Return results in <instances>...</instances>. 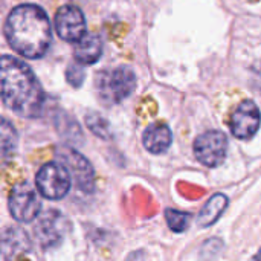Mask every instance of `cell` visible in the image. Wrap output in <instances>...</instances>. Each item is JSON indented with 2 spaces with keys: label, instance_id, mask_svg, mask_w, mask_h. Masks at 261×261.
I'll return each mask as SVG.
<instances>
[{
  "label": "cell",
  "instance_id": "1",
  "mask_svg": "<svg viewBox=\"0 0 261 261\" xmlns=\"http://www.w3.org/2000/svg\"><path fill=\"white\" fill-rule=\"evenodd\" d=\"M2 98L8 109L21 118H38L44 109V90L31 67L11 57L3 55L0 63Z\"/></svg>",
  "mask_w": 261,
  "mask_h": 261
},
{
  "label": "cell",
  "instance_id": "2",
  "mask_svg": "<svg viewBox=\"0 0 261 261\" xmlns=\"http://www.w3.org/2000/svg\"><path fill=\"white\" fill-rule=\"evenodd\" d=\"M9 46L24 58H41L52 41L49 17L37 5L15 6L5 23Z\"/></svg>",
  "mask_w": 261,
  "mask_h": 261
},
{
  "label": "cell",
  "instance_id": "3",
  "mask_svg": "<svg viewBox=\"0 0 261 261\" xmlns=\"http://www.w3.org/2000/svg\"><path fill=\"white\" fill-rule=\"evenodd\" d=\"M95 84L102 102L118 104L133 93L136 87V75L132 67L118 66L112 70L99 72Z\"/></svg>",
  "mask_w": 261,
  "mask_h": 261
},
{
  "label": "cell",
  "instance_id": "4",
  "mask_svg": "<svg viewBox=\"0 0 261 261\" xmlns=\"http://www.w3.org/2000/svg\"><path fill=\"white\" fill-rule=\"evenodd\" d=\"M70 173L63 164L50 162L43 165L35 177L37 190L38 193L49 200H58L63 199L70 187H72V179Z\"/></svg>",
  "mask_w": 261,
  "mask_h": 261
},
{
  "label": "cell",
  "instance_id": "5",
  "mask_svg": "<svg viewBox=\"0 0 261 261\" xmlns=\"http://www.w3.org/2000/svg\"><path fill=\"white\" fill-rule=\"evenodd\" d=\"M228 153V138L223 132L210 130L202 133L194 141L196 159L210 168H216L223 164Z\"/></svg>",
  "mask_w": 261,
  "mask_h": 261
},
{
  "label": "cell",
  "instance_id": "6",
  "mask_svg": "<svg viewBox=\"0 0 261 261\" xmlns=\"http://www.w3.org/2000/svg\"><path fill=\"white\" fill-rule=\"evenodd\" d=\"M57 158L60 164H63L70 176L75 180V185L84 191L92 193L95 190V171L92 164L72 147H60L57 148Z\"/></svg>",
  "mask_w": 261,
  "mask_h": 261
},
{
  "label": "cell",
  "instance_id": "7",
  "mask_svg": "<svg viewBox=\"0 0 261 261\" xmlns=\"http://www.w3.org/2000/svg\"><path fill=\"white\" fill-rule=\"evenodd\" d=\"M41 203L29 184H18L9 196V213L20 223H31L38 219Z\"/></svg>",
  "mask_w": 261,
  "mask_h": 261
},
{
  "label": "cell",
  "instance_id": "8",
  "mask_svg": "<svg viewBox=\"0 0 261 261\" xmlns=\"http://www.w3.org/2000/svg\"><path fill=\"white\" fill-rule=\"evenodd\" d=\"M69 226V220L60 211L49 210L37 219L34 234L41 248H52L63 240Z\"/></svg>",
  "mask_w": 261,
  "mask_h": 261
},
{
  "label": "cell",
  "instance_id": "9",
  "mask_svg": "<svg viewBox=\"0 0 261 261\" xmlns=\"http://www.w3.org/2000/svg\"><path fill=\"white\" fill-rule=\"evenodd\" d=\"M55 29L64 41H80L86 34V18L80 8L66 5L55 15Z\"/></svg>",
  "mask_w": 261,
  "mask_h": 261
},
{
  "label": "cell",
  "instance_id": "10",
  "mask_svg": "<svg viewBox=\"0 0 261 261\" xmlns=\"http://www.w3.org/2000/svg\"><path fill=\"white\" fill-rule=\"evenodd\" d=\"M261 115L252 101H243L231 118V132L237 139H251L260 128Z\"/></svg>",
  "mask_w": 261,
  "mask_h": 261
},
{
  "label": "cell",
  "instance_id": "11",
  "mask_svg": "<svg viewBox=\"0 0 261 261\" xmlns=\"http://www.w3.org/2000/svg\"><path fill=\"white\" fill-rule=\"evenodd\" d=\"M32 248V242L28 234L17 226L6 228L2 234V252L5 260L11 261L29 252Z\"/></svg>",
  "mask_w": 261,
  "mask_h": 261
},
{
  "label": "cell",
  "instance_id": "12",
  "mask_svg": "<svg viewBox=\"0 0 261 261\" xmlns=\"http://www.w3.org/2000/svg\"><path fill=\"white\" fill-rule=\"evenodd\" d=\"M171 141H173L171 130L164 122H154V124L148 125L142 136L144 147L153 154L165 153L170 148Z\"/></svg>",
  "mask_w": 261,
  "mask_h": 261
},
{
  "label": "cell",
  "instance_id": "13",
  "mask_svg": "<svg viewBox=\"0 0 261 261\" xmlns=\"http://www.w3.org/2000/svg\"><path fill=\"white\" fill-rule=\"evenodd\" d=\"M102 55V41L98 35L90 34L84 35L80 41H76L73 57L81 64H95Z\"/></svg>",
  "mask_w": 261,
  "mask_h": 261
},
{
  "label": "cell",
  "instance_id": "14",
  "mask_svg": "<svg viewBox=\"0 0 261 261\" xmlns=\"http://www.w3.org/2000/svg\"><path fill=\"white\" fill-rule=\"evenodd\" d=\"M228 205H229V199L225 194H222V193L214 194L205 203V206L202 208V211L199 213L197 225L200 228H206V226L214 225L219 220V217L225 213V210L228 208Z\"/></svg>",
  "mask_w": 261,
  "mask_h": 261
},
{
  "label": "cell",
  "instance_id": "15",
  "mask_svg": "<svg viewBox=\"0 0 261 261\" xmlns=\"http://www.w3.org/2000/svg\"><path fill=\"white\" fill-rule=\"evenodd\" d=\"M55 125H57L60 135H63L69 141H72V142H81L83 141V133H81L80 125L75 122V119H72L64 112H58V116L55 119Z\"/></svg>",
  "mask_w": 261,
  "mask_h": 261
},
{
  "label": "cell",
  "instance_id": "16",
  "mask_svg": "<svg viewBox=\"0 0 261 261\" xmlns=\"http://www.w3.org/2000/svg\"><path fill=\"white\" fill-rule=\"evenodd\" d=\"M17 144H18V136H17L14 125L8 119H3L2 121V154H3V159H8L15 153Z\"/></svg>",
  "mask_w": 261,
  "mask_h": 261
},
{
  "label": "cell",
  "instance_id": "17",
  "mask_svg": "<svg viewBox=\"0 0 261 261\" xmlns=\"http://www.w3.org/2000/svg\"><path fill=\"white\" fill-rule=\"evenodd\" d=\"M86 125L87 128L98 138L101 139H110V125H109V121L96 113V112H87L86 113Z\"/></svg>",
  "mask_w": 261,
  "mask_h": 261
},
{
  "label": "cell",
  "instance_id": "18",
  "mask_svg": "<svg viewBox=\"0 0 261 261\" xmlns=\"http://www.w3.org/2000/svg\"><path fill=\"white\" fill-rule=\"evenodd\" d=\"M165 220H167L171 231L184 232V231H187V228L191 222V216L187 213L176 211V210H167L165 211Z\"/></svg>",
  "mask_w": 261,
  "mask_h": 261
},
{
  "label": "cell",
  "instance_id": "19",
  "mask_svg": "<svg viewBox=\"0 0 261 261\" xmlns=\"http://www.w3.org/2000/svg\"><path fill=\"white\" fill-rule=\"evenodd\" d=\"M84 69L83 64L78 63L76 60L73 63H70L66 69V80L72 87H80L84 81Z\"/></svg>",
  "mask_w": 261,
  "mask_h": 261
},
{
  "label": "cell",
  "instance_id": "20",
  "mask_svg": "<svg viewBox=\"0 0 261 261\" xmlns=\"http://www.w3.org/2000/svg\"><path fill=\"white\" fill-rule=\"evenodd\" d=\"M223 249V242L217 237L205 242L200 248V258L203 261H210L213 260L216 255L220 254V251Z\"/></svg>",
  "mask_w": 261,
  "mask_h": 261
},
{
  "label": "cell",
  "instance_id": "21",
  "mask_svg": "<svg viewBox=\"0 0 261 261\" xmlns=\"http://www.w3.org/2000/svg\"><path fill=\"white\" fill-rule=\"evenodd\" d=\"M252 261H261V249H260V252H258V254H257V255L254 257V260H252Z\"/></svg>",
  "mask_w": 261,
  "mask_h": 261
}]
</instances>
